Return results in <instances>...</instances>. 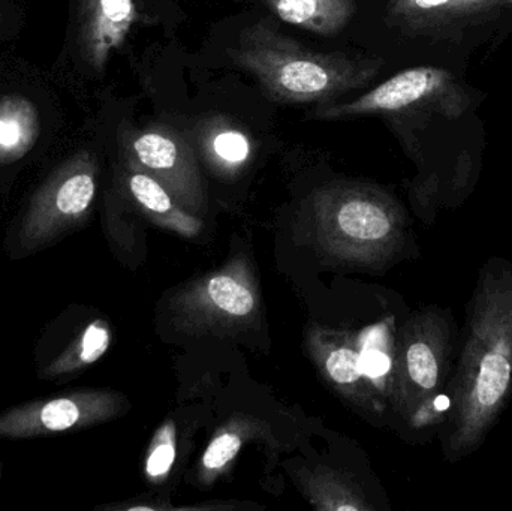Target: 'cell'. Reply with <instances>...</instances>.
I'll return each mask as SVG.
<instances>
[{
    "label": "cell",
    "instance_id": "ac0fdd59",
    "mask_svg": "<svg viewBox=\"0 0 512 511\" xmlns=\"http://www.w3.org/2000/svg\"><path fill=\"white\" fill-rule=\"evenodd\" d=\"M174 458H176V450L173 444H159L147 461V473L152 477L164 476L170 471Z\"/></svg>",
    "mask_w": 512,
    "mask_h": 511
},
{
    "label": "cell",
    "instance_id": "9a60e30c",
    "mask_svg": "<svg viewBox=\"0 0 512 511\" xmlns=\"http://www.w3.org/2000/svg\"><path fill=\"white\" fill-rule=\"evenodd\" d=\"M132 167L135 171H132L128 176V189L131 192L132 197L146 207L150 212L155 213H167L173 209V203H171L170 195L165 191L164 186L150 176L149 173L138 170L137 165L131 161Z\"/></svg>",
    "mask_w": 512,
    "mask_h": 511
},
{
    "label": "cell",
    "instance_id": "5bb4252c",
    "mask_svg": "<svg viewBox=\"0 0 512 511\" xmlns=\"http://www.w3.org/2000/svg\"><path fill=\"white\" fill-rule=\"evenodd\" d=\"M210 299L222 311L237 317L248 315L254 309V296L243 285L228 276H216L209 282Z\"/></svg>",
    "mask_w": 512,
    "mask_h": 511
},
{
    "label": "cell",
    "instance_id": "277c9868",
    "mask_svg": "<svg viewBox=\"0 0 512 511\" xmlns=\"http://www.w3.org/2000/svg\"><path fill=\"white\" fill-rule=\"evenodd\" d=\"M114 407L113 396L93 390L33 399L0 413V440L50 438L80 431L107 419Z\"/></svg>",
    "mask_w": 512,
    "mask_h": 511
},
{
    "label": "cell",
    "instance_id": "7a4b0ae2",
    "mask_svg": "<svg viewBox=\"0 0 512 511\" xmlns=\"http://www.w3.org/2000/svg\"><path fill=\"white\" fill-rule=\"evenodd\" d=\"M233 60L283 104H327L366 86L378 71L376 60L310 50L267 21L242 30Z\"/></svg>",
    "mask_w": 512,
    "mask_h": 511
},
{
    "label": "cell",
    "instance_id": "d6986e66",
    "mask_svg": "<svg viewBox=\"0 0 512 511\" xmlns=\"http://www.w3.org/2000/svg\"><path fill=\"white\" fill-rule=\"evenodd\" d=\"M390 365V359L381 351H367L364 356H361V371L372 378L387 374L390 371Z\"/></svg>",
    "mask_w": 512,
    "mask_h": 511
},
{
    "label": "cell",
    "instance_id": "52a82bcc",
    "mask_svg": "<svg viewBox=\"0 0 512 511\" xmlns=\"http://www.w3.org/2000/svg\"><path fill=\"white\" fill-rule=\"evenodd\" d=\"M435 84L436 75L430 69H409L352 101L321 104L312 111L310 117L318 120H340L403 110L423 99Z\"/></svg>",
    "mask_w": 512,
    "mask_h": 511
},
{
    "label": "cell",
    "instance_id": "8fae6325",
    "mask_svg": "<svg viewBox=\"0 0 512 511\" xmlns=\"http://www.w3.org/2000/svg\"><path fill=\"white\" fill-rule=\"evenodd\" d=\"M39 122L32 102L20 96L0 99V162L26 155L38 137Z\"/></svg>",
    "mask_w": 512,
    "mask_h": 511
},
{
    "label": "cell",
    "instance_id": "6da1fadb",
    "mask_svg": "<svg viewBox=\"0 0 512 511\" xmlns=\"http://www.w3.org/2000/svg\"><path fill=\"white\" fill-rule=\"evenodd\" d=\"M512 392V264L481 270L471 303L468 338L451 390L448 459L474 452Z\"/></svg>",
    "mask_w": 512,
    "mask_h": 511
},
{
    "label": "cell",
    "instance_id": "30bf717a",
    "mask_svg": "<svg viewBox=\"0 0 512 511\" xmlns=\"http://www.w3.org/2000/svg\"><path fill=\"white\" fill-rule=\"evenodd\" d=\"M285 23L318 35L342 32L357 12V0H265Z\"/></svg>",
    "mask_w": 512,
    "mask_h": 511
},
{
    "label": "cell",
    "instance_id": "8992f818",
    "mask_svg": "<svg viewBox=\"0 0 512 511\" xmlns=\"http://www.w3.org/2000/svg\"><path fill=\"white\" fill-rule=\"evenodd\" d=\"M137 20L134 0H81L78 47L84 62L104 71L111 54L125 44Z\"/></svg>",
    "mask_w": 512,
    "mask_h": 511
},
{
    "label": "cell",
    "instance_id": "4fadbf2b",
    "mask_svg": "<svg viewBox=\"0 0 512 511\" xmlns=\"http://www.w3.org/2000/svg\"><path fill=\"white\" fill-rule=\"evenodd\" d=\"M201 140L207 153L215 156L221 164H243L251 155V138L233 122L216 119L206 122L201 128Z\"/></svg>",
    "mask_w": 512,
    "mask_h": 511
},
{
    "label": "cell",
    "instance_id": "3957f363",
    "mask_svg": "<svg viewBox=\"0 0 512 511\" xmlns=\"http://www.w3.org/2000/svg\"><path fill=\"white\" fill-rule=\"evenodd\" d=\"M96 195V162L78 152L59 165L30 198L17 230L18 255L38 254L83 222Z\"/></svg>",
    "mask_w": 512,
    "mask_h": 511
},
{
    "label": "cell",
    "instance_id": "5b68a950",
    "mask_svg": "<svg viewBox=\"0 0 512 511\" xmlns=\"http://www.w3.org/2000/svg\"><path fill=\"white\" fill-rule=\"evenodd\" d=\"M110 330L102 320L69 329L66 312L42 333L35 350L36 374L41 380L65 383L98 362L110 347Z\"/></svg>",
    "mask_w": 512,
    "mask_h": 511
},
{
    "label": "cell",
    "instance_id": "2e32d148",
    "mask_svg": "<svg viewBox=\"0 0 512 511\" xmlns=\"http://www.w3.org/2000/svg\"><path fill=\"white\" fill-rule=\"evenodd\" d=\"M327 369L331 378L342 384L354 383L363 375L360 354L346 348L331 353L327 360Z\"/></svg>",
    "mask_w": 512,
    "mask_h": 511
},
{
    "label": "cell",
    "instance_id": "ffe728a7",
    "mask_svg": "<svg viewBox=\"0 0 512 511\" xmlns=\"http://www.w3.org/2000/svg\"><path fill=\"white\" fill-rule=\"evenodd\" d=\"M448 0H402L403 6H414L417 9H432L445 5Z\"/></svg>",
    "mask_w": 512,
    "mask_h": 511
},
{
    "label": "cell",
    "instance_id": "ba28073f",
    "mask_svg": "<svg viewBox=\"0 0 512 511\" xmlns=\"http://www.w3.org/2000/svg\"><path fill=\"white\" fill-rule=\"evenodd\" d=\"M417 332L406 347L403 369L411 392L426 398L436 395L441 387L445 359L450 351L451 330L441 318L429 317Z\"/></svg>",
    "mask_w": 512,
    "mask_h": 511
},
{
    "label": "cell",
    "instance_id": "e0dca14e",
    "mask_svg": "<svg viewBox=\"0 0 512 511\" xmlns=\"http://www.w3.org/2000/svg\"><path fill=\"white\" fill-rule=\"evenodd\" d=\"M240 447H242V440L237 435L225 434L221 437L216 438L209 449H207L206 455H204V465L210 470H216V468L224 467L228 462L233 461L239 453Z\"/></svg>",
    "mask_w": 512,
    "mask_h": 511
},
{
    "label": "cell",
    "instance_id": "9c48e42d",
    "mask_svg": "<svg viewBox=\"0 0 512 511\" xmlns=\"http://www.w3.org/2000/svg\"><path fill=\"white\" fill-rule=\"evenodd\" d=\"M128 155L138 167L168 177L188 179L192 168V149L188 138L168 126H149L126 137Z\"/></svg>",
    "mask_w": 512,
    "mask_h": 511
},
{
    "label": "cell",
    "instance_id": "7c38bea8",
    "mask_svg": "<svg viewBox=\"0 0 512 511\" xmlns=\"http://www.w3.org/2000/svg\"><path fill=\"white\" fill-rule=\"evenodd\" d=\"M340 230L358 240H384L393 234L394 222L390 212L378 201L366 197H349L337 212Z\"/></svg>",
    "mask_w": 512,
    "mask_h": 511
}]
</instances>
